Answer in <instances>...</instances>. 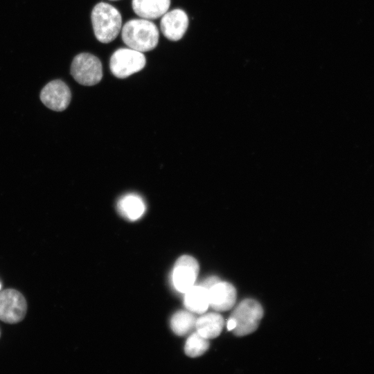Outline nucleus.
Here are the masks:
<instances>
[{"mask_svg": "<svg viewBox=\"0 0 374 374\" xmlns=\"http://www.w3.org/2000/svg\"><path fill=\"white\" fill-rule=\"evenodd\" d=\"M71 93L69 87L60 80L49 82L42 89L40 100L48 108L61 112L69 105Z\"/></svg>", "mask_w": 374, "mask_h": 374, "instance_id": "6e6552de", "label": "nucleus"}, {"mask_svg": "<svg viewBox=\"0 0 374 374\" xmlns=\"http://www.w3.org/2000/svg\"><path fill=\"white\" fill-rule=\"evenodd\" d=\"M208 347L209 339L204 337L196 331L187 339L184 352L190 357H197L205 353Z\"/></svg>", "mask_w": 374, "mask_h": 374, "instance_id": "dca6fc26", "label": "nucleus"}, {"mask_svg": "<svg viewBox=\"0 0 374 374\" xmlns=\"http://www.w3.org/2000/svg\"><path fill=\"white\" fill-rule=\"evenodd\" d=\"M117 211L122 217L130 221L141 218L145 211V204L139 195L128 193L122 196L117 202Z\"/></svg>", "mask_w": 374, "mask_h": 374, "instance_id": "9b49d317", "label": "nucleus"}, {"mask_svg": "<svg viewBox=\"0 0 374 374\" xmlns=\"http://www.w3.org/2000/svg\"><path fill=\"white\" fill-rule=\"evenodd\" d=\"M1 283H0V290H1Z\"/></svg>", "mask_w": 374, "mask_h": 374, "instance_id": "6ab92c4d", "label": "nucleus"}, {"mask_svg": "<svg viewBox=\"0 0 374 374\" xmlns=\"http://www.w3.org/2000/svg\"><path fill=\"white\" fill-rule=\"evenodd\" d=\"M111 1H116V0H111Z\"/></svg>", "mask_w": 374, "mask_h": 374, "instance_id": "aec40b11", "label": "nucleus"}, {"mask_svg": "<svg viewBox=\"0 0 374 374\" xmlns=\"http://www.w3.org/2000/svg\"><path fill=\"white\" fill-rule=\"evenodd\" d=\"M71 74L80 84L84 86L96 84L103 78L101 62L92 54L80 53L72 61Z\"/></svg>", "mask_w": 374, "mask_h": 374, "instance_id": "20e7f679", "label": "nucleus"}, {"mask_svg": "<svg viewBox=\"0 0 374 374\" xmlns=\"http://www.w3.org/2000/svg\"><path fill=\"white\" fill-rule=\"evenodd\" d=\"M236 295L233 285L220 280L208 290L209 306L218 312L229 310L235 305Z\"/></svg>", "mask_w": 374, "mask_h": 374, "instance_id": "9d476101", "label": "nucleus"}, {"mask_svg": "<svg viewBox=\"0 0 374 374\" xmlns=\"http://www.w3.org/2000/svg\"><path fill=\"white\" fill-rule=\"evenodd\" d=\"M26 311V299L19 291L7 289L0 292V320L7 323L20 322Z\"/></svg>", "mask_w": 374, "mask_h": 374, "instance_id": "423d86ee", "label": "nucleus"}, {"mask_svg": "<svg viewBox=\"0 0 374 374\" xmlns=\"http://www.w3.org/2000/svg\"><path fill=\"white\" fill-rule=\"evenodd\" d=\"M170 0H132L134 12L145 19H156L168 10Z\"/></svg>", "mask_w": 374, "mask_h": 374, "instance_id": "f8f14e48", "label": "nucleus"}, {"mask_svg": "<svg viewBox=\"0 0 374 374\" xmlns=\"http://www.w3.org/2000/svg\"><path fill=\"white\" fill-rule=\"evenodd\" d=\"M159 37L157 26L145 19H131L122 28L123 42L129 48L142 53L154 49L158 44Z\"/></svg>", "mask_w": 374, "mask_h": 374, "instance_id": "f257e3e1", "label": "nucleus"}, {"mask_svg": "<svg viewBox=\"0 0 374 374\" xmlns=\"http://www.w3.org/2000/svg\"><path fill=\"white\" fill-rule=\"evenodd\" d=\"M262 316L263 309L258 301L251 299L242 301L229 317L235 322L233 332L238 337L253 332L258 328Z\"/></svg>", "mask_w": 374, "mask_h": 374, "instance_id": "7ed1b4c3", "label": "nucleus"}, {"mask_svg": "<svg viewBox=\"0 0 374 374\" xmlns=\"http://www.w3.org/2000/svg\"><path fill=\"white\" fill-rule=\"evenodd\" d=\"M0 337H1V332H0Z\"/></svg>", "mask_w": 374, "mask_h": 374, "instance_id": "412c9836", "label": "nucleus"}, {"mask_svg": "<svg viewBox=\"0 0 374 374\" xmlns=\"http://www.w3.org/2000/svg\"><path fill=\"white\" fill-rule=\"evenodd\" d=\"M220 280L217 276H210L207 278H206L204 281H202L200 284V285L204 287L207 290H209L212 286H213L217 283L220 282Z\"/></svg>", "mask_w": 374, "mask_h": 374, "instance_id": "f3484780", "label": "nucleus"}, {"mask_svg": "<svg viewBox=\"0 0 374 374\" xmlns=\"http://www.w3.org/2000/svg\"><path fill=\"white\" fill-rule=\"evenodd\" d=\"M188 26L186 13L181 9L166 12L161 17V30L163 35L171 41L179 40L186 33Z\"/></svg>", "mask_w": 374, "mask_h": 374, "instance_id": "1a4fd4ad", "label": "nucleus"}, {"mask_svg": "<svg viewBox=\"0 0 374 374\" xmlns=\"http://www.w3.org/2000/svg\"><path fill=\"white\" fill-rule=\"evenodd\" d=\"M91 19L95 36L102 43L112 42L121 30V13L109 3H97L92 10Z\"/></svg>", "mask_w": 374, "mask_h": 374, "instance_id": "f03ea898", "label": "nucleus"}, {"mask_svg": "<svg viewBox=\"0 0 374 374\" xmlns=\"http://www.w3.org/2000/svg\"><path fill=\"white\" fill-rule=\"evenodd\" d=\"M196 320V317L189 310H179L171 318V329L177 335H186L195 328Z\"/></svg>", "mask_w": 374, "mask_h": 374, "instance_id": "2eb2a0df", "label": "nucleus"}, {"mask_svg": "<svg viewBox=\"0 0 374 374\" xmlns=\"http://www.w3.org/2000/svg\"><path fill=\"white\" fill-rule=\"evenodd\" d=\"M184 296V305L193 313L202 314L209 306L208 290L197 285L191 287Z\"/></svg>", "mask_w": 374, "mask_h": 374, "instance_id": "4468645a", "label": "nucleus"}, {"mask_svg": "<svg viewBox=\"0 0 374 374\" xmlns=\"http://www.w3.org/2000/svg\"><path fill=\"white\" fill-rule=\"evenodd\" d=\"M226 327L229 330H233L235 328V321L229 318L227 321Z\"/></svg>", "mask_w": 374, "mask_h": 374, "instance_id": "a211bd4d", "label": "nucleus"}, {"mask_svg": "<svg viewBox=\"0 0 374 374\" xmlns=\"http://www.w3.org/2000/svg\"><path fill=\"white\" fill-rule=\"evenodd\" d=\"M145 57L142 52L132 48H119L112 55L109 68L112 74L118 78H125L143 69Z\"/></svg>", "mask_w": 374, "mask_h": 374, "instance_id": "39448f33", "label": "nucleus"}, {"mask_svg": "<svg viewBox=\"0 0 374 374\" xmlns=\"http://www.w3.org/2000/svg\"><path fill=\"white\" fill-rule=\"evenodd\" d=\"M197 261L192 256L184 255L179 257L173 267L172 281L179 292L185 293L195 285L199 273Z\"/></svg>", "mask_w": 374, "mask_h": 374, "instance_id": "0eeeda50", "label": "nucleus"}, {"mask_svg": "<svg viewBox=\"0 0 374 374\" xmlns=\"http://www.w3.org/2000/svg\"><path fill=\"white\" fill-rule=\"evenodd\" d=\"M224 320L217 312L202 314L196 320V331L204 337L211 339L218 337L223 329Z\"/></svg>", "mask_w": 374, "mask_h": 374, "instance_id": "ddd939ff", "label": "nucleus"}]
</instances>
